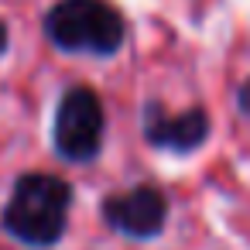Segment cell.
<instances>
[{
    "label": "cell",
    "instance_id": "cell-1",
    "mask_svg": "<svg viewBox=\"0 0 250 250\" xmlns=\"http://www.w3.org/2000/svg\"><path fill=\"white\" fill-rule=\"evenodd\" d=\"M72 188L59 175L31 171L21 175L4 209V229L28 247H52L65 233Z\"/></svg>",
    "mask_w": 250,
    "mask_h": 250
},
{
    "label": "cell",
    "instance_id": "cell-2",
    "mask_svg": "<svg viewBox=\"0 0 250 250\" xmlns=\"http://www.w3.org/2000/svg\"><path fill=\"white\" fill-rule=\"evenodd\" d=\"M45 35L62 52L113 55L124 45V18L106 0H62L45 18Z\"/></svg>",
    "mask_w": 250,
    "mask_h": 250
},
{
    "label": "cell",
    "instance_id": "cell-3",
    "mask_svg": "<svg viewBox=\"0 0 250 250\" xmlns=\"http://www.w3.org/2000/svg\"><path fill=\"white\" fill-rule=\"evenodd\" d=\"M103 144V103L93 89L76 86L55 110V151L65 161H93Z\"/></svg>",
    "mask_w": 250,
    "mask_h": 250
},
{
    "label": "cell",
    "instance_id": "cell-4",
    "mask_svg": "<svg viewBox=\"0 0 250 250\" xmlns=\"http://www.w3.org/2000/svg\"><path fill=\"white\" fill-rule=\"evenodd\" d=\"M165 216H168V202L151 185H137V188L110 195L103 202V219L113 229H120V233H127L134 240L158 236L161 226H165Z\"/></svg>",
    "mask_w": 250,
    "mask_h": 250
},
{
    "label": "cell",
    "instance_id": "cell-5",
    "mask_svg": "<svg viewBox=\"0 0 250 250\" xmlns=\"http://www.w3.org/2000/svg\"><path fill=\"white\" fill-rule=\"evenodd\" d=\"M144 134L154 147H171V151H195L206 134H209V117L206 110H185L178 117H168L161 113L158 103L147 106V117H144Z\"/></svg>",
    "mask_w": 250,
    "mask_h": 250
},
{
    "label": "cell",
    "instance_id": "cell-6",
    "mask_svg": "<svg viewBox=\"0 0 250 250\" xmlns=\"http://www.w3.org/2000/svg\"><path fill=\"white\" fill-rule=\"evenodd\" d=\"M240 106H243V113H250V83H247L243 93H240Z\"/></svg>",
    "mask_w": 250,
    "mask_h": 250
},
{
    "label": "cell",
    "instance_id": "cell-7",
    "mask_svg": "<svg viewBox=\"0 0 250 250\" xmlns=\"http://www.w3.org/2000/svg\"><path fill=\"white\" fill-rule=\"evenodd\" d=\"M4 48H7V28L0 24V55H4Z\"/></svg>",
    "mask_w": 250,
    "mask_h": 250
}]
</instances>
